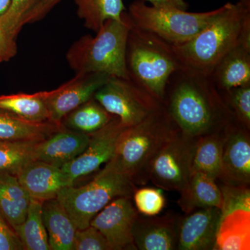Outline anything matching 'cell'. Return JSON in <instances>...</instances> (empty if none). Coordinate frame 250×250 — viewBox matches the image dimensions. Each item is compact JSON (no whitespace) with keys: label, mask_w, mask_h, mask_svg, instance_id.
Returning <instances> with one entry per match:
<instances>
[{"label":"cell","mask_w":250,"mask_h":250,"mask_svg":"<svg viewBox=\"0 0 250 250\" xmlns=\"http://www.w3.org/2000/svg\"><path fill=\"white\" fill-rule=\"evenodd\" d=\"M125 126L114 118L102 129L90 134L88 146L80 156L61 168L72 184L80 177L98 172L114 156L117 141Z\"/></svg>","instance_id":"obj_11"},{"label":"cell","mask_w":250,"mask_h":250,"mask_svg":"<svg viewBox=\"0 0 250 250\" xmlns=\"http://www.w3.org/2000/svg\"><path fill=\"white\" fill-rule=\"evenodd\" d=\"M114 118L93 98L64 117L62 125L67 129L90 134L106 126Z\"/></svg>","instance_id":"obj_26"},{"label":"cell","mask_w":250,"mask_h":250,"mask_svg":"<svg viewBox=\"0 0 250 250\" xmlns=\"http://www.w3.org/2000/svg\"><path fill=\"white\" fill-rule=\"evenodd\" d=\"M42 218L50 250H73L77 228L57 198L42 202Z\"/></svg>","instance_id":"obj_19"},{"label":"cell","mask_w":250,"mask_h":250,"mask_svg":"<svg viewBox=\"0 0 250 250\" xmlns=\"http://www.w3.org/2000/svg\"><path fill=\"white\" fill-rule=\"evenodd\" d=\"M78 17L87 29L97 33L108 20L121 19L126 11L123 0H73Z\"/></svg>","instance_id":"obj_27"},{"label":"cell","mask_w":250,"mask_h":250,"mask_svg":"<svg viewBox=\"0 0 250 250\" xmlns=\"http://www.w3.org/2000/svg\"><path fill=\"white\" fill-rule=\"evenodd\" d=\"M1 62H0V63H1Z\"/></svg>","instance_id":"obj_40"},{"label":"cell","mask_w":250,"mask_h":250,"mask_svg":"<svg viewBox=\"0 0 250 250\" xmlns=\"http://www.w3.org/2000/svg\"><path fill=\"white\" fill-rule=\"evenodd\" d=\"M131 197L115 199L94 217L90 225L106 238L111 250H136L133 228L139 212Z\"/></svg>","instance_id":"obj_12"},{"label":"cell","mask_w":250,"mask_h":250,"mask_svg":"<svg viewBox=\"0 0 250 250\" xmlns=\"http://www.w3.org/2000/svg\"><path fill=\"white\" fill-rule=\"evenodd\" d=\"M223 131L197 138L192 154V172L205 174L215 181L220 179L223 163Z\"/></svg>","instance_id":"obj_24"},{"label":"cell","mask_w":250,"mask_h":250,"mask_svg":"<svg viewBox=\"0 0 250 250\" xmlns=\"http://www.w3.org/2000/svg\"><path fill=\"white\" fill-rule=\"evenodd\" d=\"M209 76L220 93L250 83V42L243 41L220 59Z\"/></svg>","instance_id":"obj_18"},{"label":"cell","mask_w":250,"mask_h":250,"mask_svg":"<svg viewBox=\"0 0 250 250\" xmlns=\"http://www.w3.org/2000/svg\"><path fill=\"white\" fill-rule=\"evenodd\" d=\"M235 120L249 130L250 127V83L220 93Z\"/></svg>","instance_id":"obj_31"},{"label":"cell","mask_w":250,"mask_h":250,"mask_svg":"<svg viewBox=\"0 0 250 250\" xmlns=\"http://www.w3.org/2000/svg\"><path fill=\"white\" fill-rule=\"evenodd\" d=\"M39 142L40 141L0 142V175L17 176L28 164L35 161Z\"/></svg>","instance_id":"obj_29"},{"label":"cell","mask_w":250,"mask_h":250,"mask_svg":"<svg viewBox=\"0 0 250 250\" xmlns=\"http://www.w3.org/2000/svg\"><path fill=\"white\" fill-rule=\"evenodd\" d=\"M196 139L178 130L153 158L148 170V182L150 180L163 190L182 192L191 176Z\"/></svg>","instance_id":"obj_9"},{"label":"cell","mask_w":250,"mask_h":250,"mask_svg":"<svg viewBox=\"0 0 250 250\" xmlns=\"http://www.w3.org/2000/svg\"><path fill=\"white\" fill-rule=\"evenodd\" d=\"M125 59L129 80L161 103L169 77L184 66L174 52L173 45L132 26L128 36Z\"/></svg>","instance_id":"obj_5"},{"label":"cell","mask_w":250,"mask_h":250,"mask_svg":"<svg viewBox=\"0 0 250 250\" xmlns=\"http://www.w3.org/2000/svg\"><path fill=\"white\" fill-rule=\"evenodd\" d=\"M73 250H111L106 238L94 227L77 229Z\"/></svg>","instance_id":"obj_34"},{"label":"cell","mask_w":250,"mask_h":250,"mask_svg":"<svg viewBox=\"0 0 250 250\" xmlns=\"http://www.w3.org/2000/svg\"><path fill=\"white\" fill-rule=\"evenodd\" d=\"M222 173L224 184L246 186L250 182V141L248 129L234 121L223 131Z\"/></svg>","instance_id":"obj_13"},{"label":"cell","mask_w":250,"mask_h":250,"mask_svg":"<svg viewBox=\"0 0 250 250\" xmlns=\"http://www.w3.org/2000/svg\"><path fill=\"white\" fill-rule=\"evenodd\" d=\"M42 0H11L9 9L0 16V24L11 37L16 39L25 25L28 16Z\"/></svg>","instance_id":"obj_30"},{"label":"cell","mask_w":250,"mask_h":250,"mask_svg":"<svg viewBox=\"0 0 250 250\" xmlns=\"http://www.w3.org/2000/svg\"><path fill=\"white\" fill-rule=\"evenodd\" d=\"M18 52L16 39L10 36L0 24V62H8Z\"/></svg>","instance_id":"obj_36"},{"label":"cell","mask_w":250,"mask_h":250,"mask_svg":"<svg viewBox=\"0 0 250 250\" xmlns=\"http://www.w3.org/2000/svg\"><path fill=\"white\" fill-rule=\"evenodd\" d=\"M125 127L141 123L163 104L127 79L111 77L93 96Z\"/></svg>","instance_id":"obj_8"},{"label":"cell","mask_w":250,"mask_h":250,"mask_svg":"<svg viewBox=\"0 0 250 250\" xmlns=\"http://www.w3.org/2000/svg\"><path fill=\"white\" fill-rule=\"evenodd\" d=\"M225 9V5L213 11L187 12L174 8L147 6L143 0H135L126 11L132 27L147 31L171 45L191 40Z\"/></svg>","instance_id":"obj_7"},{"label":"cell","mask_w":250,"mask_h":250,"mask_svg":"<svg viewBox=\"0 0 250 250\" xmlns=\"http://www.w3.org/2000/svg\"><path fill=\"white\" fill-rule=\"evenodd\" d=\"M31 200L16 176L0 175V213L14 229L25 220Z\"/></svg>","instance_id":"obj_22"},{"label":"cell","mask_w":250,"mask_h":250,"mask_svg":"<svg viewBox=\"0 0 250 250\" xmlns=\"http://www.w3.org/2000/svg\"><path fill=\"white\" fill-rule=\"evenodd\" d=\"M22 243L14 228L0 213V250H23Z\"/></svg>","instance_id":"obj_35"},{"label":"cell","mask_w":250,"mask_h":250,"mask_svg":"<svg viewBox=\"0 0 250 250\" xmlns=\"http://www.w3.org/2000/svg\"><path fill=\"white\" fill-rule=\"evenodd\" d=\"M178 130L162 105L141 123L123 130L111 161L135 184H146L153 158Z\"/></svg>","instance_id":"obj_4"},{"label":"cell","mask_w":250,"mask_h":250,"mask_svg":"<svg viewBox=\"0 0 250 250\" xmlns=\"http://www.w3.org/2000/svg\"><path fill=\"white\" fill-rule=\"evenodd\" d=\"M150 3L152 6L159 8H174L187 11L188 4L184 0H143Z\"/></svg>","instance_id":"obj_38"},{"label":"cell","mask_w":250,"mask_h":250,"mask_svg":"<svg viewBox=\"0 0 250 250\" xmlns=\"http://www.w3.org/2000/svg\"><path fill=\"white\" fill-rule=\"evenodd\" d=\"M16 177L31 198L41 202L57 198L62 188L73 185L61 167L37 160L28 164Z\"/></svg>","instance_id":"obj_16"},{"label":"cell","mask_w":250,"mask_h":250,"mask_svg":"<svg viewBox=\"0 0 250 250\" xmlns=\"http://www.w3.org/2000/svg\"><path fill=\"white\" fill-rule=\"evenodd\" d=\"M136 189L132 178L109 161L91 182L83 187L63 188L57 199L77 229H83L110 202L120 197H132Z\"/></svg>","instance_id":"obj_6"},{"label":"cell","mask_w":250,"mask_h":250,"mask_svg":"<svg viewBox=\"0 0 250 250\" xmlns=\"http://www.w3.org/2000/svg\"><path fill=\"white\" fill-rule=\"evenodd\" d=\"M181 219L167 213L162 216L138 215L133 228L136 250H177Z\"/></svg>","instance_id":"obj_15"},{"label":"cell","mask_w":250,"mask_h":250,"mask_svg":"<svg viewBox=\"0 0 250 250\" xmlns=\"http://www.w3.org/2000/svg\"><path fill=\"white\" fill-rule=\"evenodd\" d=\"M111 76L104 73H78L57 89L45 91L49 121L62 125V118L82 104L93 98Z\"/></svg>","instance_id":"obj_10"},{"label":"cell","mask_w":250,"mask_h":250,"mask_svg":"<svg viewBox=\"0 0 250 250\" xmlns=\"http://www.w3.org/2000/svg\"><path fill=\"white\" fill-rule=\"evenodd\" d=\"M179 193L178 205L187 214L198 208L223 207L220 188L214 179L200 172H192L187 187Z\"/></svg>","instance_id":"obj_20"},{"label":"cell","mask_w":250,"mask_h":250,"mask_svg":"<svg viewBox=\"0 0 250 250\" xmlns=\"http://www.w3.org/2000/svg\"><path fill=\"white\" fill-rule=\"evenodd\" d=\"M220 188L223 194L222 215L235 209L250 210V191L246 186L224 184Z\"/></svg>","instance_id":"obj_33"},{"label":"cell","mask_w":250,"mask_h":250,"mask_svg":"<svg viewBox=\"0 0 250 250\" xmlns=\"http://www.w3.org/2000/svg\"><path fill=\"white\" fill-rule=\"evenodd\" d=\"M60 1L61 0H42V2L28 16L25 24H32L41 21Z\"/></svg>","instance_id":"obj_37"},{"label":"cell","mask_w":250,"mask_h":250,"mask_svg":"<svg viewBox=\"0 0 250 250\" xmlns=\"http://www.w3.org/2000/svg\"><path fill=\"white\" fill-rule=\"evenodd\" d=\"M89 141V134L67 129L62 125L47 139L38 143L35 159L62 167L80 156Z\"/></svg>","instance_id":"obj_17"},{"label":"cell","mask_w":250,"mask_h":250,"mask_svg":"<svg viewBox=\"0 0 250 250\" xmlns=\"http://www.w3.org/2000/svg\"><path fill=\"white\" fill-rule=\"evenodd\" d=\"M61 125L49 121L33 123L22 121L0 113V142L43 141Z\"/></svg>","instance_id":"obj_25"},{"label":"cell","mask_w":250,"mask_h":250,"mask_svg":"<svg viewBox=\"0 0 250 250\" xmlns=\"http://www.w3.org/2000/svg\"><path fill=\"white\" fill-rule=\"evenodd\" d=\"M132 197L138 212L146 216L160 214L166 206L165 196L160 188H136Z\"/></svg>","instance_id":"obj_32"},{"label":"cell","mask_w":250,"mask_h":250,"mask_svg":"<svg viewBox=\"0 0 250 250\" xmlns=\"http://www.w3.org/2000/svg\"><path fill=\"white\" fill-rule=\"evenodd\" d=\"M221 217V209L216 207L198 208L187 213L179 224L177 250H214Z\"/></svg>","instance_id":"obj_14"},{"label":"cell","mask_w":250,"mask_h":250,"mask_svg":"<svg viewBox=\"0 0 250 250\" xmlns=\"http://www.w3.org/2000/svg\"><path fill=\"white\" fill-rule=\"evenodd\" d=\"M0 113L33 123L49 121L45 91L0 95Z\"/></svg>","instance_id":"obj_23"},{"label":"cell","mask_w":250,"mask_h":250,"mask_svg":"<svg viewBox=\"0 0 250 250\" xmlns=\"http://www.w3.org/2000/svg\"><path fill=\"white\" fill-rule=\"evenodd\" d=\"M243 41L250 42V0L227 3L203 30L173 48L184 66L209 75L220 59Z\"/></svg>","instance_id":"obj_2"},{"label":"cell","mask_w":250,"mask_h":250,"mask_svg":"<svg viewBox=\"0 0 250 250\" xmlns=\"http://www.w3.org/2000/svg\"><path fill=\"white\" fill-rule=\"evenodd\" d=\"M42 203L31 199L25 220L14 229L24 250H50L42 221Z\"/></svg>","instance_id":"obj_28"},{"label":"cell","mask_w":250,"mask_h":250,"mask_svg":"<svg viewBox=\"0 0 250 250\" xmlns=\"http://www.w3.org/2000/svg\"><path fill=\"white\" fill-rule=\"evenodd\" d=\"M214 250H250V210L238 208L222 215Z\"/></svg>","instance_id":"obj_21"},{"label":"cell","mask_w":250,"mask_h":250,"mask_svg":"<svg viewBox=\"0 0 250 250\" xmlns=\"http://www.w3.org/2000/svg\"><path fill=\"white\" fill-rule=\"evenodd\" d=\"M11 0H0V16L4 15L9 9Z\"/></svg>","instance_id":"obj_39"},{"label":"cell","mask_w":250,"mask_h":250,"mask_svg":"<svg viewBox=\"0 0 250 250\" xmlns=\"http://www.w3.org/2000/svg\"><path fill=\"white\" fill-rule=\"evenodd\" d=\"M162 104L179 131L194 139L223 132L236 121L209 75L191 67L170 75Z\"/></svg>","instance_id":"obj_1"},{"label":"cell","mask_w":250,"mask_h":250,"mask_svg":"<svg viewBox=\"0 0 250 250\" xmlns=\"http://www.w3.org/2000/svg\"><path fill=\"white\" fill-rule=\"evenodd\" d=\"M131 27L125 11L121 19L106 21L95 36H82L67 50L69 66L76 74L100 72L129 80L125 57Z\"/></svg>","instance_id":"obj_3"}]
</instances>
